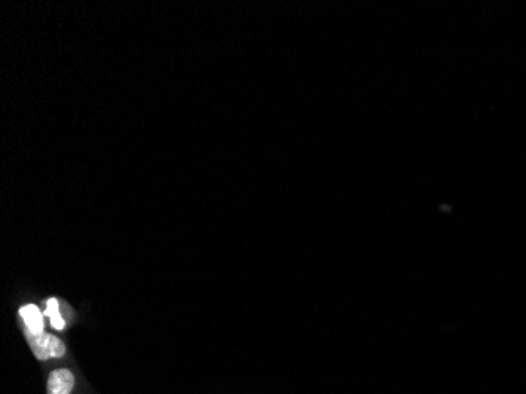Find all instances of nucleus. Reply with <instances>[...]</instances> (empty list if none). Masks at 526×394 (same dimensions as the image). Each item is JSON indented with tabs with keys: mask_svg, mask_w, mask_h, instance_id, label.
<instances>
[{
	"mask_svg": "<svg viewBox=\"0 0 526 394\" xmlns=\"http://www.w3.org/2000/svg\"><path fill=\"white\" fill-rule=\"evenodd\" d=\"M75 374L68 369L52 371L46 383V394H71L75 388Z\"/></svg>",
	"mask_w": 526,
	"mask_h": 394,
	"instance_id": "2",
	"label": "nucleus"
},
{
	"mask_svg": "<svg viewBox=\"0 0 526 394\" xmlns=\"http://www.w3.org/2000/svg\"><path fill=\"white\" fill-rule=\"evenodd\" d=\"M23 333L27 342H29L30 350L34 352L38 360L45 361L49 360V358H62L67 352L65 344L59 338L48 335L45 331L43 333H30V331L23 328Z\"/></svg>",
	"mask_w": 526,
	"mask_h": 394,
	"instance_id": "1",
	"label": "nucleus"
},
{
	"mask_svg": "<svg viewBox=\"0 0 526 394\" xmlns=\"http://www.w3.org/2000/svg\"><path fill=\"white\" fill-rule=\"evenodd\" d=\"M19 316L23 319L24 330L30 333H43L45 331V322L41 316L40 309L35 305H26L19 309Z\"/></svg>",
	"mask_w": 526,
	"mask_h": 394,
	"instance_id": "3",
	"label": "nucleus"
},
{
	"mask_svg": "<svg viewBox=\"0 0 526 394\" xmlns=\"http://www.w3.org/2000/svg\"><path fill=\"white\" fill-rule=\"evenodd\" d=\"M46 306L48 308H46L45 314L51 319L52 327L56 328V330H62L65 327V322H63V317L60 316L59 302H57L56 298H51L46 303Z\"/></svg>",
	"mask_w": 526,
	"mask_h": 394,
	"instance_id": "4",
	"label": "nucleus"
}]
</instances>
